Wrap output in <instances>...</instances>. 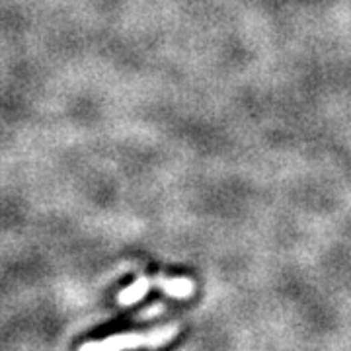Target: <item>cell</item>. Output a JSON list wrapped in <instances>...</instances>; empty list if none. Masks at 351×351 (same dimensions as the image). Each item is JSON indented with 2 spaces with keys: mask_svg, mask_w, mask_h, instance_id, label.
<instances>
[{
  "mask_svg": "<svg viewBox=\"0 0 351 351\" xmlns=\"http://www.w3.org/2000/svg\"><path fill=\"white\" fill-rule=\"evenodd\" d=\"M178 324L154 328L145 334H117L98 341H86L78 351H135V350H156L178 336Z\"/></svg>",
  "mask_w": 351,
  "mask_h": 351,
  "instance_id": "6da1fadb",
  "label": "cell"
},
{
  "mask_svg": "<svg viewBox=\"0 0 351 351\" xmlns=\"http://www.w3.org/2000/svg\"><path fill=\"white\" fill-rule=\"evenodd\" d=\"M152 285L160 289L164 295L174 297V299H189L195 293V283L189 277H166V276H154L152 277Z\"/></svg>",
  "mask_w": 351,
  "mask_h": 351,
  "instance_id": "7a4b0ae2",
  "label": "cell"
},
{
  "mask_svg": "<svg viewBox=\"0 0 351 351\" xmlns=\"http://www.w3.org/2000/svg\"><path fill=\"white\" fill-rule=\"evenodd\" d=\"M152 287H154V285H152V277L141 276L137 277L129 287H125L123 291H119L117 301H119L121 306H131V304H135V302L143 301Z\"/></svg>",
  "mask_w": 351,
  "mask_h": 351,
  "instance_id": "3957f363",
  "label": "cell"
},
{
  "mask_svg": "<svg viewBox=\"0 0 351 351\" xmlns=\"http://www.w3.org/2000/svg\"><path fill=\"white\" fill-rule=\"evenodd\" d=\"M164 308H166L164 304H152V306H149V308H147L145 313L138 314L137 318H138V320H147V318H152V316H158V314L162 313Z\"/></svg>",
  "mask_w": 351,
  "mask_h": 351,
  "instance_id": "277c9868",
  "label": "cell"
}]
</instances>
